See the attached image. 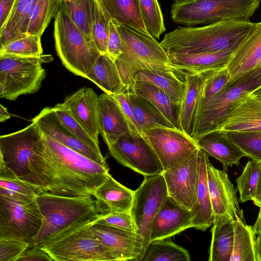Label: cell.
<instances>
[{
	"label": "cell",
	"mask_w": 261,
	"mask_h": 261,
	"mask_svg": "<svg viewBox=\"0 0 261 261\" xmlns=\"http://www.w3.org/2000/svg\"><path fill=\"white\" fill-rule=\"evenodd\" d=\"M127 91L137 94L150 101L176 128L180 129L179 106L157 87L147 82L135 81ZM181 130V129H180Z\"/></svg>",
	"instance_id": "obj_31"
},
{
	"label": "cell",
	"mask_w": 261,
	"mask_h": 261,
	"mask_svg": "<svg viewBox=\"0 0 261 261\" xmlns=\"http://www.w3.org/2000/svg\"><path fill=\"white\" fill-rule=\"evenodd\" d=\"M54 39L63 65L76 75L86 77L101 53L61 7L55 17Z\"/></svg>",
	"instance_id": "obj_6"
},
{
	"label": "cell",
	"mask_w": 261,
	"mask_h": 261,
	"mask_svg": "<svg viewBox=\"0 0 261 261\" xmlns=\"http://www.w3.org/2000/svg\"><path fill=\"white\" fill-rule=\"evenodd\" d=\"M200 154L198 147L188 158L162 173L168 196L188 210H192L196 205Z\"/></svg>",
	"instance_id": "obj_15"
},
{
	"label": "cell",
	"mask_w": 261,
	"mask_h": 261,
	"mask_svg": "<svg viewBox=\"0 0 261 261\" xmlns=\"http://www.w3.org/2000/svg\"><path fill=\"white\" fill-rule=\"evenodd\" d=\"M117 27L121 40V54L115 62L127 90L138 71L173 69L166 51L149 33L117 21Z\"/></svg>",
	"instance_id": "obj_4"
},
{
	"label": "cell",
	"mask_w": 261,
	"mask_h": 261,
	"mask_svg": "<svg viewBox=\"0 0 261 261\" xmlns=\"http://www.w3.org/2000/svg\"><path fill=\"white\" fill-rule=\"evenodd\" d=\"M111 19L98 0H96L95 16L92 29L93 39L101 54H107L109 21Z\"/></svg>",
	"instance_id": "obj_46"
},
{
	"label": "cell",
	"mask_w": 261,
	"mask_h": 261,
	"mask_svg": "<svg viewBox=\"0 0 261 261\" xmlns=\"http://www.w3.org/2000/svg\"><path fill=\"white\" fill-rule=\"evenodd\" d=\"M138 128L142 134L156 127L175 128L163 114L146 99L130 91L125 92Z\"/></svg>",
	"instance_id": "obj_32"
},
{
	"label": "cell",
	"mask_w": 261,
	"mask_h": 261,
	"mask_svg": "<svg viewBox=\"0 0 261 261\" xmlns=\"http://www.w3.org/2000/svg\"><path fill=\"white\" fill-rule=\"evenodd\" d=\"M31 57L43 55L39 35H27L8 43L0 48V55Z\"/></svg>",
	"instance_id": "obj_43"
},
{
	"label": "cell",
	"mask_w": 261,
	"mask_h": 261,
	"mask_svg": "<svg viewBox=\"0 0 261 261\" xmlns=\"http://www.w3.org/2000/svg\"><path fill=\"white\" fill-rule=\"evenodd\" d=\"M259 0H187L174 2L170 10L176 23L191 27L229 20H249Z\"/></svg>",
	"instance_id": "obj_7"
},
{
	"label": "cell",
	"mask_w": 261,
	"mask_h": 261,
	"mask_svg": "<svg viewBox=\"0 0 261 261\" xmlns=\"http://www.w3.org/2000/svg\"><path fill=\"white\" fill-rule=\"evenodd\" d=\"M253 203L259 207L261 206V168L258 179V182L255 195L252 200Z\"/></svg>",
	"instance_id": "obj_55"
},
{
	"label": "cell",
	"mask_w": 261,
	"mask_h": 261,
	"mask_svg": "<svg viewBox=\"0 0 261 261\" xmlns=\"http://www.w3.org/2000/svg\"><path fill=\"white\" fill-rule=\"evenodd\" d=\"M253 94L256 97L261 100V87L254 91Z\"/></svg>",
	"instance_id": "obj_58"
},
{
	"label": "cell",
	"mask_w": 261,
	"mask_h": 261,
	"mask_svg": "<svg viewBox=\"0 0 261 261\" xmlns=\"http://www.w3.org/2000/svg\"><path fill=\"white\" fill-rule=\"evenodd\" d=\"M230 82L226 67L214 71L205 82L199 100L213 96L222 90Z\"/></svg>",
	"instance_id": "obj_47"
},
{
	"label": "cell",
	"mask_w": 261,
	"mask_h": 261,
	"mask_svg": "<svg viewBox=\"0 0 261 261\" xmlns=\"http://www.w3.org/2000/svg\"><path fill=\"white\" fill-rule=\"evenodd\" d=\"M256 25L249 20L239 19L196 28L178 27L166 34L160 44L166 51L186 54L237 48Z\"/></svg>",
	"instance_id": "obj_2"
},
{
	"label": "cell",
	"mask_w": 261,
	"mask_h": 261,
	"mask_svg": "<svg viewBox=\"0 0 261 261\" xmlns=\"http://www.w3.org/2000/svg\"><path fill=\"white\" fill-rule=\"evenodd\" d=\"M134 191L116 181L110 174L93 194L99 212L102 215L130 211Z\"/></svg>",
	"instance_id": "obj_26"
},
{
	"label": "cell",
	"mask_w": 261,
	"mask_h": 261,
	"mask_svg": "<svg viewBox=\"0 0 261 261\" xmlns=\"http://www.w3.org/2000/svg\"><path fill=\"white\" fill-rule=\"evenodd\" d=\"M199 148L222 164L224 170L240 165L245 153L228 137L227 132L218 129L201 136L196 140Z\"/></svg>",
	"instance_id": "obj_25"
},
{
	"label": "cell",
	"mask_w": 261,
	"mask_h": 261,
	"mask_svg": "<svg viewBox=\"0 0 261 261\" xmlns=\"http://www.w3.org/2000/svg\"><path fill=\"white\" fill-rule=\"evenodd\" d=\"M197 212L188 210L168 196L153 219L150 242L167 239L190 228H193Z\"/></svg>",
	"instance_id": "obj_18"
},
{
	"label": "cell",
	"mask_w": 261,
	"mask_h": 261,
	"mask_svg": "<svg viewBox=\"0 0 261 261\" xmlns=\"http://www.w3.org/2000/svg\"><path fill=\"white\" fill-rule=\"evenodd\" d=\"M53 60L51 55H0L1 98L15 100L21 95L37 92L46 75L42 64Z\"/></svg>",
	"instance_id": "obj_8"
},
{
	"label": "cell",
	"mask_w": 261,
	"mask_h": 261,
	"mask_svg": "<svg viewBox=\"0 0 261 261\" xmlns=\"http://www.w3.org/2000/svg\"><path fill=\"white\" fill-rule=\"evenodd\" d=\"M260 87L261 66H258L237 80L230 82L213 96L199 100L191 137L196 141L206 134L219 129L230 107Z\"/></svg>",
	"instance_id": "obj_5"
},
{
	"label": "cell",
	"mask_w": 261,
	"mask_h": 261,
	"mask_svg": "<svg viewBox=\"0 0 261 261\" xmlns=\"http://www.w3.org/2000/svg\"><path fill=\"white\" fill-rule=\"evenodd\" d=\"M85 78L109 94H117L127 91L115 61L107 54H100Z\"/></svg>",
	"instance_id": "obj_30"
},
{
	"label": "cell",
	"mask_w": 261,
	"mask_h": 261,
	"mask_svg": "<svg viewBox=\"0 0 261 261\" xmlns=\"http://www.w3.org/2000/svg\"><path fill=\"white\" fill-rule=\"evenodd\" d=\"M209 161L208 154L201 149L196 205L194 208L197 216L194 220L193 228L201 231H205L212 225L214 220L207 184V164Z\"/></svg>",
	"instance_id": "obj_29"
},
{
	"label": "cell",
	"mask_w": 261,
	"mask_h": 261,
	"mask_svg": "<svg viewBox=\"0 0 261 261\" xmlns=\"http://www.w3.org/2000/svg\"><path fill=\"white\" fill-rule=\"evenodd\" d=\"M38 187L16 178H0V196L13 200L30 202L38 194Z\"/></svg>",
	"instance_id": "obj_41"
},
{
	"label": "cell",
	"mask_w": 261,
	"mask_h": 261,
	"mask_svg": "<svg viewBox=\"0 0 261 261\" xmlns=\"http://www.w3.org/2000/svg\"><path fill=\"white\" fill-rule=\"evenodd\" d=\"M134 80L152 84L163 92L176 105L180 106L184 95L185 74L173 69L168 70H142L136 72Z\"/></svg>",
	"instance_id": "obj_28"
},
{
	"label": "cell",
	"mask_w": 261,
	"mask_h": 261,
	"mask_svg": "<svg viewBox=\"0 0 261 261\" xmlns=\"http://www.w3.org/2000/svg\"><path fill=\"white\" fill-rule=\"evenodd\" d=\"M125 92L112 95H113L118 102L127 120L130 130L133 133L142 135L140 131L134 118L132 110L127 100Z\"/></svg>",
	"instance_id": "obj_51"
},
{
	"label": "cell",
	"mask_w": 261,
	"mask_h": 261,
	"mask_svg": "<svg viewBox=\"0 0 261 261\" xmlns=\"http://www.w3.org/2000/svg\"><path fill=\"white\" fill-rule=\"evenodd\" d=\"M111 18L120 24L148 33L141 13L139 0H98Z\"/></svg>",
	"instance_id": "obj_35"
},
{
	"label": "cell",
	"mask_w": 261,
	"mask_h": 261,
	"mask_svg": "<svg viewBox=\"0 0 261 261\" xmlns=\"http://www.w3.org/2000/svg\"><path fill=\"white\" fill-rule=\"evenodd\" d=\"M233 247L230 261H255V235L251 225L245 219L233 221Z\"/></svg>",
	"instance_id": "obj_37"
},
{
	"label": "cell",
	"mask_w": 261,
	"mask_h": 261,
	"mask_svg": "<svg viewBox=\"0 0 261 261\" xmlns=\"http://www.w3.org/2000/svg\"><path fill=\"white\" fill-rule=\"evenodd\" d=\"M11 117V115L9 113L7 108L0 105V122H3L6 121Z\"/></svg>",
	"instance_id": "obj_57"
},
{
	"label": "cell",
	"mask_w": 261,
	"mask_h": 261,
	"mask_svg": "<svg viewBox=\"0 0 261 261\" xmlns=\"http://www.w3.org/2000/svg\"><path fill=\"white\" fill-rule=\"evenodd\" d=\"M43 219L36 199L23 202L0 196V239H16L30 246L41 229Z\"/></svg>",
	"instance_id": "obj_11"
},
{
	"label": "cell",
	"mask_w": 261,
	"mask_h": 261,
	"mask_svg": "<svg viewBox=\"0 0 261 261\" xmlns=\"http://www.w3.org/2000/svg\"><path fill=\"white\" fill-rule=\"evenodd\" d=\"M259 207V210L257 219L252 227L255 235L261 236V206Z\"/></svg>",
	"instance_id": "obj_56"
},
{
	"label": "cell",
	"mask_w": 261,
	"mask_h": 261,
	"mask_svg": "<svg viewBox=\"0 0 261 261\" xmlns=\"http://www.w3.org/2000/svg\"><path fill=\"white\" fill-rule=\"evenodd\" d=\"M41 132L64 145L87 156L97 163L109 167L103 156H100L75 137L64 125L52 108H44L33 119Z\"/></svg>",
	"instance_id": "obj_19"
},
{
	"label": "cell",
	"mask_w": 261,
	"mask_h": 261,
	"mask_svg": "<svg viewBox=\"0 0 261 261\" xmlns=\"http://www.w3.org/2000/svg\"><path fill=\"white\" fill-rule=\"evenodd\" d=\"M29 247L28 243L13 239H0V261H18Z\"/></svg>",
	"instance_id": "obj_48"
},
{
	"label": "cell",
	"mask_w": 261,
	"mask_h": 261,
	"mask_svg": "<svg viewBox=\"0 0 261 261\" xmlns=\"http://www.w3.org/2000/svg\"><path fill=\"white\" fill-rule=\"evenodd\" d=\"M261 62V21L244 39L233 53L226 68L230 82L239 79L257 68Z\"/></svg>",
	"instance_id": "obj_23"
},
{
	"label": "cell",
	"mask_w": 261,
	"mask_h": 261,
	"mask_svg": "<svg viewBox=\"0 0 261 261\" xmlns=\"http://www.w3.org/2000/svg\"><path fill=\"white\" fill-rule=\"evenodd\" d=\"M211 233L208 260L230 261L233 247L232 221L226 217L214 220Z\"/></svg>",
	"instance_id": "obj_33"
},
{
	"label": "cell",
	"mask_w": 261,
	"mask_h": 261,
	"mask_svg": "<svg viewBox=\"0 0 261 261\" xmlns=\"http://www.w3.org/2000/svg\"><path fill=\"white\" fill-rule=\"evenodd\" d=\"M140 9L148 33L156 39L165 31L162 12L158 0H139Z\"/></svg>",
	"instance_id": "obj_42"
},
{
	"label": "cell",
	"mask_w": 261,
	"mask_h": 261,
	"mask_svg": "<svg viewBox=\"0 0 261 261\" xmlns=\"http://www.w3.org/2000/svg\"><path fill=\"white\" fill-rule=\"evenodd\" d=\"M254 249L255 261H261V236H255Z\"/></svg>",
	"instance_id": "obj_54"
},
{
	"label": "cell",
	"mask_w": 261,
	"mask_h": 261,
	"mask_svg": "<svg viewBox=\"0 0 261 261\" xmlns=\"http://www.w3.org/2000/svg\"><path fill=\"white\" fill-rule=\"evenodd\" d=\"M93 222L74 228L40 246L54 261L117 260L92 232Z\"/></svg>",
	"instance_id": "obj_9"
},
{
	"label": "cell",
	"mask_w": 261,
	"mask_h": 261,
	"mask_svg": "<svg viewBox=\"0 0 261 261\" xmlns=\"http://www.w3.org/2000/svg\"><path fill=\"white\" fill-rule=\"evenodd\" d=\"M91 228L117 261H140L143 256L145 240L139 233L108 225L98 219L91 224Z\"/></svg>",
	"instance_id": "obj_16"
},
{
	"label": "cell",
	"mask_w": 261,
	"mask_h": 261,
	"mask_svg": "<svg viewBox=\"0 0 261 261\" xmlns=\"http://www.w3.org/2000/svg\"><path fill=\"white\" fill-rule=\"evenodd\" d=\"M121 54V40L117 30V21L111 18L109 21L107 54L114 61Z\"/></svg>",
	"instance_id": "obj_50"
},
{
	"label": "cell",
	"mask_w": 261,
	"mask_h": 261,
	"mask_svg": "<svg viewBox=\"0 0 261 261\" xmlns=\"http://www.w3.org/2000/svg\"><path fill=\"white\" fill-rule=\"evenodd\" d=\"M261 1V0H260Z\"/></svg>",
	"instance_id": "obj_61"
},
{
	"label": "cell",
	"mask_w": 261,
	"mask_h": 261,
	"mask_svg": "<svg viewBox=\"0 0 261 261\" xmlns=\"http://www.w3.org/2000/svg\"><path fill=\"white\" fill-rule=\"evenodd\" d=\"M42 138L43 133L33 122L20 130L0 137V162L17 178L36 186L31 161Z\"/></svg>",
	"instance_id": "obj_10"
},
{
	"label": "cell",
	"mask_w": 261,
	"mask_h": 261,
	"mask_svg": "<svg viewBox=\"0 0 261 261\" xmlns=\"http://www.w3.org/2000/svg\"><path fill=\"white\" fill-rule=\"evenodd\" d=\"M207 177L214 220L221 217H226L232 222L239 218L244 219L237 195L238 190L226 171L216 168L209 161Z\"/></svg>",
	"instance_id": "obj_17"
},
{
	"label": "cell",
	"mask_w": 261,
	"mask_h": 261,
	"mask_svg": "<svg viewBox=\"0 0 261 261\" xmlns=\"http://www.w3.org/2000/svg\"><path fill=\"white\" fill-rule=\"evenodd\" d=\"M37 0H17L7 22L0 30V48L12 41L24 36L21 33L27 16Z\"/></svg>",
	"instance_id": "obj_38"
},
{
	"label": "cell",
	"mask_w": 261,
	"mask_h": 261,
	"mask_svg": "<svg viewBox=\"0 0 261 261\" xmlns=\"http://www.w3.org/2000/svg\"><path fill=\"white\" fill-rule=\"evenodd\" d=\"M215 70L185 74L186 88L179 106L180 129L191 136L194 120L202 88L207 78Z\"/></svg>",
	"instance_id": "obj_27"
},
{
	"label": "cell",
	"mask_w": 261,
	"mask_h": 261,
	"mask_svg": "<svg viewBox=\"0 0 261 261\" xmlns=\"http://www.w3.org/2000/svg\"><path fill=\"white\" fill-rule=\"evenodd\" d=\"M49 255L39 247H29L18 261H52Z\"/></svg>",
	"instance_id": "obj_52"
},
{
	"label": "cell",
	"mask_w": 261,
	"mask_h": 261,
	"mask_svg": "<svg viewBox=\"0 0 261 261\" xmlns=\"http://www.w3.org/2000/svg\"><path fill=\"white\" fill-rule=\"evenodd\" d=\"M261 162L252 160L248 161L240 175L237 178V189L239 201L244 203L252 201L257 190Z\"/></svg>",
	"instance_id": "obj_40"
},
{
	"label": "cell",
	"mask_w": 261,
	"mask_h": 261,
	"mask_svg": "<svg viewBox=\"0 0 261 261\" xmlns=\"http://www.w3.org/2000/svg\"><path fill=\"white\" fill-rule=\"evenodd\" d=\"M38 194L92 196L107 178L109 167L43 134L31 161Z\"/></svg>",
	"instance_id": "obj_1"
},
{
	"label": "cell",
	"mask_w": 261,
	"mask_h": 261,
	"mask_svg": "<svg viewBox=\"0 0 261 261\" xmlns=\"http://www.w3.org/2000/svg\"><path fill=\"white\" fill-rule=\"evenodd\" d=\"M168 196L165 179L162 174L144 176L140 187L134 191L130 212L138 228V233L150 242L151 223Z\"/></svg>",
	"instance_id": "obj_13"
},
{
	"label": "cell",
	"mask_w": 261,
	"mask_h": 261,
	"mask_svg": "<svg viewBox=\"0 0 261 261\" xmlns=\"http://www.w3.org/2000/svg\"><path fill=\"white\" fill-rule=\"evenodd\" d=\"M229 138L246 155L261 162V131L227 132Z\"/></svg>",
	"instance_id": "obj_45"
},
{
	"label": "cell",
	"mask_w": 261,
	"mask_h": 261,
	"mask_svg": "<svg viewBox=\"0 0 261 261\" xmlns=\"http://www.w3.org/2000/svg\"><path fill=\"white\" fill-rule=\"evenodd\" d=\"M95 5L96 0H63L60 7L84 34L93 39L92 29Z\"/></svg>",
	"instance_id": "obj_39"
},
{
	"label": "cell",
	"mask_w": 261,
	"mask_h": 261,
	"mask_svg": "<svg viewBox=\"0 0 261 261\" xmlns=\"http://www.w3.org/2000/svg\"><path fill=\"white\" fill-rule=\"evenodd\" d=\"M175 2H183V1H187V0H174Z\"/></svg>",
	"instance_id": "obj_59"
},
{
	"label": "cell",
	"mask_w": 261,
	"mask_h": 261,
	"mask_svg": "<svg viewBox=\"0 0 261 261\" xmlns=\"http://www.w3.org/2000/svg\"><path fill=\"white\" fill-rule=\"evenodd\" d=\"M108 148L118 163L144 176L164 171L162 163L143 135L129 131Z\"/></svg>",
	"instance_id": "obj_12"
},
{
	"label": "cell",
	"mask_w": 261,
	"mask_h": 261,
	"mask_svg": "<svg viewBox=\"0 0 261 261\" xmlns=\"http://www.w3.org/2000/svg\"><path fill=\"white\" fill-rule=\"evenodd\" d=\"M237 48L192 54L166 52L174 70L181 73H200L218 70L226 67Z\"/></svg>",
	"instance_id": "obj_22"
},
{
	"label": "cell",
	"mask_w": 261,
	"mask_h": 261,
	"mask_svg": "<svg viewBox=\"0 0 261 261\" xmlns=\"http://www.w3.org/2000/svg\"><path fill=\"white\" fill-rule=\"evenodd\" d=\"M259 66H261V62H260V64H259Z\"/></svg>",
	"instance_id": "obj_60"
},
{
	"label": "cell",
	"mask_w": 261,
	"mask_h": 261,
	"mask_svg": "<svg viewBox=\"0 0 261 261\" xmlns=\"http://www.w3.org/2000/svg\"><path fill=\"white\" fill-rule=\"evenodd\" d=\"M98 113L100 133L107 146L130 131L123 112L113 95L105 92L99 96Z\"/></svg>",
	"instance_id": "obj_24"
},
{
	"label": "cell",
	"mask_w": 261,
	"mask_h": 261,
	"mask_svg": "<svg viewBox=\"0 0 261 261\" xmlns=\"http://www.w3.org/2000/svg\"><path fill=\"white\" fill-rule=\"evenodd\" d=\"M63 0H37L23 24V35L41 36L51 19L56 17Z\"/></svg>",
	"instance_id": "obj_34"
},
{
	"label": "cell",
	"mask_w": 261,
	"mask_h": 261,
	"mask_svg": "<svg viewBox=\"0 0 261 261\" xmlns=\"http://www.w3.org/2000/svg\"><path fill=\"white\" fill-rule=\"evenodd\" d=\"M98 97L90 88L79 89L67 96L62 105L69 110L75 120L99 144L100 133Z\"/></svg>",
	"instance_id": "obj_20"
},
{
	"label": "cell",
	"mask_w": 261,
	"mask_h": 261,
	"mask_svg": "<svg viewBox=\"0 0 261 261\" xmlns=\"http://www.w3.org/2000/svg\"><path fill=\"white\" fill-rule=\"evenodd\" d=\"M36 199L43 219L41 229L29 247L40 246L102 216L93 196L69 197L41 193Z\"/></svg>",
	"instance_id": "obj_3"
},
{
	"label": "cell",
	"mask_w": 261,
	"mask_h": 261,
	"mask_svg": "<svg viewBox=\"0 0 261 261\" xmlns=\"http://www.w3.org/2000/svg\"><path fill=\"white\" fill-rule=\"evenodd\" d=\"M98 220L103 223L124 230L138 232V228L130 210L103 215Z\"/></svg>",
	"instance_id": "obj_49"
},
{
	"label": "cell",
	"mask_w": 261,
	"mask_h": 261,
	"mask_svg": "<svg viewBox=\"0 0 261 261\" xmlns=\"http://www.w3.org/2000/svg\"><path fill=\"white\" fill-rule=\"evenodd\" d=\"M17 0H0V30L10 17Z\"/></svg>",
	"instance_id": "obj_53"
},
{
	"label": "cell",
	"mask_w": 261,
	"mask_h": 261,
	"mask_svg": "<svg viewBox=\"0 0 261 261\" xmlns=\"http://www.w3.org/2000/svg\"><path fill=\"white\" fill-rule=\"evenodd\" d=\"M191 260L189 252L174 242L171 238L150 241L140 261H178Z\"/></svg>",
	"instance_id": "obj_36"
},
{
	"label": "cell",
	"mask_w": 261,
	"mask_h": 261,
	"mask_svg": "<svg viewBox=\"0 0 261 261\" xmlns=\"http://www.w3.org/2000/svg\"><path fill=\"white\" fill-rule=\"evenodd\" d=\"M219 129L227 132L261 131V100L253 93L241 98L228 110Z\"/></svg>",
	"instance_id": "obj_21"
},
{
	"label": "cell",
	"mask_w": 261,
	"mask_h": 261,
	"mask_svg": "<svg viewBox=\"0 0 261 261\" xmlns=\"http://www.w3.org/2000/svg\"><path fill=\"white\" fill-rule=\"evenodd\" d=\"M64 125L77 139L100 156L99 144L96 142L87 132L75 120L68 109L62 103H58L52 108Z\"/></svg>",
	"instance_id": "obj_44"
},
{
	"label": "cell",
	"mask_w": 261,
	"mask_h": 261,
	"mask_svg": "<svg viewBox=\"0 0 261 261\" xmlns=\"http://www.w3.org/2000/svg\"><path fill=\"white\" fill-rule=\"evenodd\" d=\"M142 135L166 170L191 155L199 147L191 136L176 128L156 127Z\"/></svg>",
	"instance_id": "obj_14"
}]
</instances>
